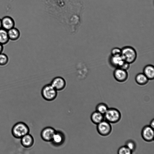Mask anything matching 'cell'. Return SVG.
Instances as JSON below:
<instances>
[{
	"instance_id": "19",
	"label": "cell",
	"mask_w": 154,
	"mask_h": 154,
	"mask_svg": "<svg viewBox=\"0 0 154 154\" xmlns=\"http://www.w3.org/2000/svg\"><path fill=\"white\" fill-rule=\"evenodd\" d=\"M108 108L107 105L106 104L101 103L98 104L97 105L96 111L104 115Z\"/></svg>"
},
{
	"instance_id": "27",
	"label": "cell",
	"mask_w": 154,
	"mask_h": 154,
	"mask_svg": "<svg viewBox=\"0 0 154 154\" xmlns=\"http://www.w3.org/2000/svg\"><path fill=\"white\" fill-rule=\"evenodd\" d=\"M2 28V24L1 19H0V29Z\"/></svg>"
},
{
	"instance_id": "5",
	"label": "cell",
	"mask_w": 154,
	"mask_h": 154,
	"mask_svg": "<svg viewBox=\"0 0 154 154\" xmlns=\"http://www.w3.org/2000/svg\"><path fill=\"white\" fill-rule=\"evenodd\" d=\"M97 129L101 135L106 136L109 135L112 130V127L110 123L105 120L97 125Z\"/></svg>"
},
{
	"instance_id": "15",
	"label": "cell",
	"mask_w": 154,
	"mask_h": 154,
	"mask_svg": "<svg viewBox=\"0 0 154 154\" xmlns=\"http://www.w3.org/2000/svg\"><path fill=\"white\" fill-rule=\"evenodd\" d=\"M91 119L93 123L97 125L104 120V115L96 111L91 114Z\"/></svg>"
},
{
	"instance_id": "20",
	"label": "cell",
	"mask_w": 154,
	"mask_h": 154,
	"mask_svg": "<svg viewBox=\"0 0 154 154\" xmlns=\"http://www.w3.org/2000/svg\"><path fill=\"white\" fill-rule=\"evenodd\" d=\"M9 61L8 56L5 54H0V66H5L7 65Z\"/></svg>"
},
{
	"instance_id": "23",
	"label": "cell",
	"mask_w": 154,
	"mask_h": 154,
	"mask_svg": "<svg viewBox=\"0 0 154 154\" xmlns=\"http://www.w3.org/2000/svg\"><path fill=\"white\" fill-rule=\"evenodd\" d=\"M122 49L119 48H113L111 51V56H121Z\"/></svg>"
},
{
	"instance_id": "22",
	"label": "cell",
	"mask_w": 154,
	"mask_h": 154,
	"mask_svg": "<svg viewBox=\"0 0 154 154\" xmlns=\"http://www.w3.org/2000/svg\"><path fill=\"white\" fill-rule=\"evenodd\" d=\"M125 145L133 152L136 148V145L135 142L131 140H127L125 142Z\"/></svg>"
},
{
	"instance_id": "11",
	"label": "cell",
	"mask_w": 154,
	"mask_h": 154,
	"mask_svg": "<svg viewBox=\"0 0 154 154\" xmlns=\"http://www.w3.org/2000/svg\"><path fill=\"white\" fill-rule=\"evenodd\" d=\"M2 28L8 31L15 27V22L14 19L9 16H5L1 19Z\"/></svg>"
},
{
	"instance_id": "26",
	"label": "cell",
	"mask_w": 154,
	"mask_h": 154,
	"mask_svg": "<svg viewBox=\"0 0 154 154\" xmlns=\"http://www.w3.org/2000/svg\"><path fill=\"white\" fill-rule=\"evenodd\" d=\"M3 45L0 43V54L2 53L4 49Z\"/></svg>"
},
{
	"instance_id": "4",
	"label": "cell",
	"mask_w": 154,
	"mask_h": 154,
	"mask_svg": "<svg viewBox=\"0 0 154 154\" xmlns=\"http://www.w3.org/2000/svg\"><path fill=\"white\" fill-rule=\"evenodd\" d=\"M104 119L110 123H116L121 119V114L118 109L114 108H109L104 114Z\"/></svg>"
},
{
	"instance_id": "8",
	"label": "cell",
	"mask_w": 154,
	"mask_h": 154,
	"mask_svg": "<svg viewBox=\"0 0 154 154\" xmlns=\"http://www.w3.org/2000/svg\"><path fill=\"white\" fill-rule=\"evenodd\" d=\"M56 131L53 128L51 127H45L41 131V137L45 141L51 142Z\"/></svg>"
},
{
	"instance_id": "25",
	"label": "cell",
	"mask_w": 154,
	"mask_h": 154,
	"mask_svg": "<svg viewBox=\"0 0 154 154\" xmlns=\"http://www.w3.org/2000/svg\"><path fill=\"white\" fill-rule=\"evenodd\" d=\"M152 128H154V119H153L150 122V125H149Z\"/></svg>"
},
{
	"instance_id": "6",
	"label": "cell",
	"mask_w": 154,
	"mask_h": 154,
	"mask_svg": "<svg viewBox=\"0 0 154 154\" xmlns=\"http://www.w3.org/2000/svg\"><path fill=\"white\" fill-rule=\"evenodd\" d=\"M141 135L143 139L146 141L152 142L153 140L154 128L149 125H146L142 129Z\"/></svg>"
},
{
	"instance_id": "2",
	"label": "cell",
	"mask_w": 154,
	"mask_h": 154,
	"mask_svg": "<svg viewBox=\"0 0 154 154\" xmlns=\"http://www.w3.org/2000/svg\"><path fill=\"white\" fill-rule=\"evenodd\" d=\"M121 49V56L125 61L130 64L135 61L137 54L136 50L130 46H126Z\"/></svg>"
},
{
	"instance_id": "14",
	"label": "cell",
	"mask_w": 154,
	"mask_h": 154,
	"mask_svg": "<svg viewBox=\"0 0 154 154\" xmlns=\"http://www.w3.org/2000/svg\"><path fill=\"white\" fill-rule=\"evenodd\" d=\"M143 73L149 80H153L154 78V67L152 65L145 66L143 69Z\"/></svg>"
},
{
	"instance_id": "21",
	"label": "cell",
	"mask_w": 154,
	"mask_h": 154,
	"mask_svg": "<svg viewBox=\"0 0 154 154\" xmlns=\"http://www.w3.org/2000/svg\"><path fill=\"white\" fill-rule=\"evenodd\" d=\"M133 152L125 145L119 147L117 151L119 154H131Z\"/></svg>"
},
{
	"instance_id": "13",
	"label": "cell",
	"mask_w": 154,
	"mask_h": 154,
	"mask_svg": "<svg viewBox=\"0 0 154 154\" xmlns=\"http://www.w3.org/2000/svg\"><path fill=\"white\" fill-rule=\"evenodd\" d=\"M9 40L15 41L17 40L20 38V33L17 28L13 27L7 31Z\"/></svg>"
},
{
	"instance_id": "24",
	"label": "cell",
	"mask_w": 154,
	"mask_h": 154,
	"mask_svg": "<svg viewBox=\"0 0 154 154\" xmlns=\"http://www.w3.org/2000/svg\"><path fill=\"white\" fill-rule=\"evenodd\" d=\"M130 64L124 61L122 64L119 68L127 70L130 68Z\"/></svg>"
},
{
	"instance_id": "7",
	"label": "cell",
	"mask_w": 154,
	"mask_h": 154,
	"mask_svg": "<svg viewBox=\"0 0 154 154\" xmlns=\"http://www.w3.org/2000/svg\"><path fill=\"white\" fill-rule=\"evenodd\" d=\"M65 140L64 133L61 131H56L51 142L54 146L58 147L63 144Z\"/></svg>"
},
{
	"instance_id": "9",
	"label": "cell",
	"mask_w": 154,
	"mask_h": 154,
	"mask_svg": "<svg viewBox=\"0 0 154 154\" xmlns=\"http://www.w3.org/2000/svg\"><path fill=\"white\" fill-rule=\"evenodd\" d=\"M113 76L118 82H123L127 80L128 78V73L127 70L116 68L113 72Z\"/></svg>"
},
{
	"instance_id": "1",
	"label": "cell",
	"mask_w": 154,
	"mask_h": 154,
	"mask_svg": "<svg viewBox=\"0 0 154 154\" xmlns=\"http://www.w3.org/2000/svg\"><path fill=\"white\" fill-rule=\"evenodd\" d=\"M29 131L28 126L25 123L19 122L12 127L11 133L15 138L20 139L24 136L29 133Z\"/></svg>"
},
{
	"instance_id": "3",
	"label": "cell",
	"mask_w": 154,
	"mask_h": 154,
	"mask_svg": "<svg viewBox=\"0 0 154 154\" xmlns=\"http://www.w3.org/2000/svg\"><path fill=\"white\" fill-rule=\"evenodd\" d=\"M41 95L42 97L46 100L51 101L54 100L57 95V91L50 84L45 85L41 90Z\"/></svg>"
},
{
	"instance_id": "18",
	"label": "cell",
	"mask_w": 154,
	"mask_h": 154,
	"mask_svg": "<svg viewBox=\"0 0 154 154\" xmlns=\"http://www.w3.org/2000/svg\"><path fill=\"white\" fill-rule=\"evenodd\" d=\"M9 41L8 31L2 28L0 29V43L4 45Z\"/></svg>"
},
{
	"instance_id": "17",
	"label": "cell",
	"mask_w": 154,
	"mask_h": 154,
	"mask_svg": "<svg viewBox=\"0 0 154 154\" xmlns=\"http://www.w3.org/2000/svg\"><path fill=\"white\" fill-rule=\"evenodd\" d=\"M135 80L138 84L144 85L148 82L149 80L143 73H140L136 75Z\"/></svg>"
},
{
	"instance_id": "10",
	"label": "cell",
	"mask_w": 154,
	"mask_h": 154,
	"mask_svg": "<svg viewBox=\"0 0 154 154\" xmlns=\"http://www.w3.org/2000/svg\"><path fill=\"white\" fill-rule=\"evenodd\" d=\"M50 84L57 91L63 90L66 85L65 79L61 76H57L52 80Z\"/></svg>"
},
{
	"instance_id": "16",
	"label": "cell",
	"mask_w": 154,
	"mask_h": 154,
	"mask_svg": "<svg viewBox=\"0 0 154 154\" xmlns=\"http://www.w3.org/2000/svg\"><path fill=\"white\" fill-rule=\"evenodd\" d=\"M111 65L113 67L116 68L119 67L125 61L121 56H111L109 60Z\"/></svg>"
},
{
	"instance_id": "12",
	"label": "cell",
	"mask_w": 154,
	"mask_h": 154,
	"mask_svg": "<svg viewBox=\"0 0 154 154\" xmlns=\"http://www.w3.org/2000/svg\"><path fill=\"white\" fill-rule=\"evenodd\" d=\"M34 142L33 137L29 133L25 135L20 138L21 145L26 148L31 147L33 145Z\"/></svg>"
}]
</instances>
